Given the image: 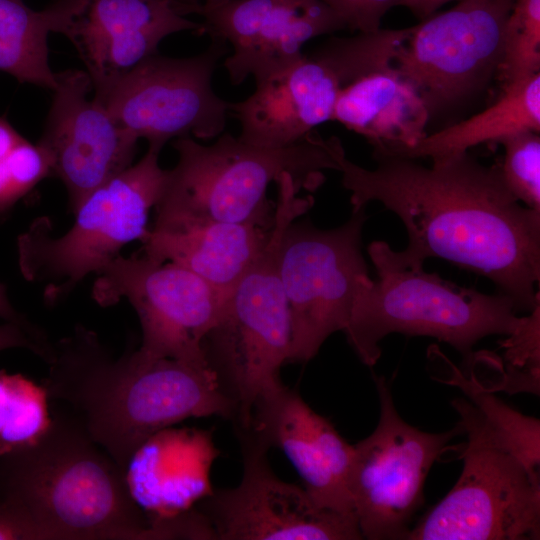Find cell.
Listing matches in <instances>:
<instances>
[{
    "mask_svg": "<svg viewBox=\"0 0 540 540\" xmlns=\"http://www.w3.org/2000/svg\"><path fill=\"white\" fill-rule=\"evenodd\" d=\"M374 169L338 156L352 212L380 202L402 221L408 244L390 246L398 265L424 267L445 259L491 280L519 311L540 305V211L521 205L505 186L498 164L485 166L468 151L431 160L373 155Z\"/></svg>",
    "mask_w": 540,
    "mask_h": 540,
    "instance_id": "obj_1",
    "label": "cell"
},
{
    "mask_svg": "<svg viewBox=\"0 0 540 540\" xmlns=\"http://www.w3.org/2000/svg\"><path fill=\"white\" fill-rule=\"evenodd\" d=\"M48 364V398L67 403L69 414L123 470L142 443L173 424L235 416L209 363L155 357L139 348L115 358L83 326L53 344Z\"/></svg>",
    "mask_w": 540,
    "mask_h": 540,
    "instance_id": "obj_2",
    "label": "cell"
},
{
    "mask_svg": "<svg viewBox=\"0 0 540 540\" xmlns=\"http://www.w3.org/2000/svg\"><path fill=\"white\" fill-rule=\"evenodd\" d=\"M0 502L39 540L153 539L124 470L69 413L34 444L0 454Z\"/></svg>",
    "mask_w": 540,
    "mask_h": 540,
    "instance_id": "obj_3",
    "label": "cell"
},
{
    "mask_svg": "<svg viewBox=\"0 0 540 540\" xmlns=\"http://www.w3.org/2000/svg\"><path fill=\"white\" fill-rule=\"evenodd\" d=\"M172 145L178 161L154 207L153 226L227 222L271 229L275 204L267 198L269 185L288 173L301 190H316L325 170H339L344 151L338 137L324 139L314 132L278 148L252 145L227 132L210 145L190 136Z\"/></svg>",
    "mask_w": 540,
    "mask_h": 540,
    "instance_id": "obj_4",
    "label": "cell"
},
{
    "mask_svg": "<svg viewBox=\"0 0 540 540\" xmlns=\"http://www.w3.org/2000/svg\"><path fill=\"white\" fill-rule=\"evenodd\" d=\"M277 184L275 222L262 254L227 295L220 316L203 343L205 356L231 400L236 430L248 428L258 400L281 384L288 362L292 323L278 258L287 226L313 205L299 197L292 176Z\"/></svg>",
    "mask_w": 540,
    "mask_h": 540,
    "instance_id": "obj_5",
    "label": "cell"
},
{
    "mask_svg": "<svg viewBox=\"0 0 540 540\" xmlns=\"http://www.w3.org/2000/svg\"><path fill=\"white\" fill-rule=\"evenodd\" d=\"M388 247L384 241L369 245L378 279L362 285L343 331L365 365L378 361L379 342L390 333L434 337L467 358L480 339L509 335L521 324L511 297L458 286L424 267L398 265Z\"/></svg>",
    "mask_w": 540,
    "mask_h": 540,
    "instance_id": "obj_6",
    "label": "cell"
},
{
    "mask_svg": "<svg viewBox=\"0 0 540 540\" xmlns=\"http://www.w3.org/2000/svg\"><path fill=\"white\" fill-rule=\"evenodd\" d=\"M160 151L144 156L90 192L73 211L67 232L52 235L51 222L39 217L18 237L23 277L44 286V299L59 302L91 273H99L134 240L148 233V218L161 198L169 170L159 165Z\"/></svg>",
    "mask_w": 540,
    "mask_h": 540,
    "instance_id": "obj_7",
    "label": "cell"
},
{
    "mask_svg": "<svg viewBox=\"0 0 540 540\" xmlns=\"http://www.w3.org/2000/svg\"><path fill=\"white\" fill-rule=\"evenodd\" d=\"M466 435L453 488L407 540H538L540 472L528 467L470 401L454 399Z\"/></svg>",
    "mask_w": 540,
    "mask_h": 540,
    "instance_id": "obj_8",
    "label": "cell"
},
{
    "mask_svg": "<svg viewBox=\"0 0 540 540\" xmlns=\"http://www.w3.org/2000/svg\"><path fill=\"white\" fill-rule=\"evenodd\" d=\"M365 208L334 229L292 221L278 268L288 301L292 342L288 362L305 363L336 331H344L362 285L370 279L362 253Z\"/></svg>",
    "mask_w": 540,
    "mask_h": 540,
    "instance_id": "obj_9",
    "label": "cell"
},
{
    "mask_svg": "<svg viewBox=\"0 0 540 540\" xmlns=\"http://www.w3.org/2000/svg\"><path fill=\"white\" fill-rule=\"evenodd\" d=\"M227 53L228 44L218 38L191 57L157 52L94 90V97L125 131L159 151L173 138L212 139L224 132L230 115L231 102L212 86L218 62Z\"/></svg>",
    "mask_w": 540,
    "mask_h": 540,
    "instance_id": "obj_10",
    "label": "cell"
},
{
    "mask_svg": "<svg viewBox=\"0 0 540 540\" xmlns=\"http://www.w3.org/2000/svg\"><path fill=\"white\" fill-rule=\"evenodd\" d=\"M380 402L375 430L354 445L349 491L363 539H406L424 503V485L433 463L459 435L457 426L429 433L405 422L383 376L374 377Z\"/></svg>",
    "mask_w": 540,
    "mask_h": 540,
    "instance_id": "obj_11",
    "label": "cell"
},
{
    "mask_svg": "<svg viewBox=\"0 0 540 540\" xmlns=\"http://www.w3.org/2000/svg\"><path fill=\"white\" fill-rule=\"evenodd\" d=\"M514 0H459L410 27L393 65L416 89L429 115L482 90L498 72Z\"/></svg>",
    "mask_w": 540,
    "mask_h": 540,
    "instance_id": "obj_12",
    "label": "cell"
},
{
    "mask_svg": "<svg viewBox=\"0 0 540 540\" xmlns=\"http://www.w3.org/2000/svg\"><path fill=\"white\" fill-rule=\"evenodd\" d=\"M92 297L103 307L126 300L137 313L151 356L209 363L203 349L228 294L173 262L121 254L96 274Z\"/></svg>",
    "mask_w": 540,
    "mask_h": 540,
    "instance_id": "obj_13",
    "label": "cell"
},
{
    "mask_svg": "<svg viewBox=\"0 0 540 540\" xmlns=\"http://www.w3.org/2000/svg\"><path fill=\"white\" fill-rule=\"evenodd\" d=\"M243 455L240 483L211 493L198 510L215 540L363 539L356 516L319 506L303 486L271 469L269 447L237 431Z\"/></svg>",
    "mask_w": 540,
    "mask_h": 540,
    "instance_id": "obj_14",
    "label": "cell"
},
{
    "mask_svg": "<svg viewBox=\"0 0 540 540\" xmlns=\"http://www.w3.org/2000/svg\"><path fill=\"white\" fill-rule=\"evenodd\" d=\"M204 21V33L229 44L224 68L233 85L252 76L273 78L298 63L313 38L346 29L344 20L322 0H229L183 10Z\"/></svg>",
    "mask_w": 540,
    "mask_h": 540,
    "instance_id": "obj_15",
    "label": "cell"
},
{
    "mask_svg": "<svg viewBox=\"0 0 540 540\" xmlns=\"http://www.w3.org/2000/svg\"><path fill=\"white\" fill-rule=\"evenodd\" d=\"M52 32L74 45L98 90L157 53L160 42L181 32L204 33L168 0H54Z\"/></svg>",
    "mask_w": 540,
    "mask_h": 540,
    "instance_id": "obj_16",
    "label": "cell"
},
{
    "mask_svg": "<svg viewBox=\"0 0 540 540\" xmlns=\"http://www.w3.org/2000/svg\"><path fill=\"white\" fill-rule=\"evenodd\" d=\"M86 71L57 73L43 135L52 174L65 185L73 212L95 188L132 164L137 139L95 97Z\"/></svg>",
    "mask_w": 540,
    "mask_h": 540,
    "instance_id": "obj_17",
    "label": "cell"
},
{
    "mask_svg": "<svg viewBox=\"0 0 540 540\" xmlns=\"http://www.w3.org/2000/svg\"><path fill=\"white\" fill-rule=\"evenodd\" d=\"M244 430L287 456L319 506L354 514L349 491L354 445L297 391L282 383L270 390L254 406Z\"/></svg>",
    "mask_w": 540,
    "mask_h": 540,
    "instance_id": "obj_18",
    "label": "cell"
},
{
    "mask_svg": "<svg viewBox=\"0 0 540 540\" xmlns=\"http://www.w3.org/2000/svg\"><path fill=\"white\" fill-rule=\"evenodd\" d=\"M342 88L331 66L305 54L283 73L255 83V90L243 101L231 102L230 115L240 124L238 137L242 141L261 147H285L331 121Z\"/></svg>",
    "mask_w": 540,
    "mask_h": 540,
    "instance_id": "obj_19",
    "label": "cell"
},
{
    "mask_svg": "<svg viewBox=\"0 0 540 540\" xmlns=\"http://www.w3.org/2000/svg\"><path fill=\"white\" fill-rule=\"evenodd\" d=\"M271 230L227 222L152 226L141 241L142 253L158 262L183 266L229 294L262 254Z\"/></svg>",
    "mask_w": 540,
    "mask_h": 540,
    "instance_id": "obj_20",
    "label": "cell"
},
{
    "mask_svg": "<svg viewBox=\"0 0 540 540\" xmlns=\"http://www.w3.org/2000/svg\"><path fill=\"white\" fill-rule=\"evenodd\" d=\"M429 118L416 89L392 63L344 86L331 121L365 137L377 155L417 144L427 135Z\"/></svg>",
    "mask_w": 540,
    "mask_h": 540,
    "instance_id": "obj_21",
    "label": "cell"
},
{
    "mask_svg": "<svg viewBox=\"0 0 540 540\" xmlns=\"http://www.w3.org/2000/svg\"><path fill=\"white\" fill-rule=\"evenodd\" d=\"M525 130L540 131V73L503 85L500 98L485 110L433 134L417 144L388 154L431 160L467 152L483 143H501Z\"/></svg>",
    "mask_w": 540,
    "mask_h": 540,
    "instance_id": "obj_22",
    "label": "cell"
},
{
    "mask_svg": "<svg viewBox=\"0 0 540 540\" xmlns=\"http://www.w3.org/2000/svg\"><path fill=\"white\" fill-rule=\"evenodd\" d=\"M184 434L166 429L151 436L131 455L125 481L135 503L149 518L171 517L183 512L194 495L195 477Z\"/></svg>",
    "mask_w": 540,
    "mask_h": 540,
    "instance_id": "obj_23",
    "label": "cell"
},
{
    "mask_svg": "<svg viewBox=\"0 0 540 540\" xmlns=\"http://www.w3.org/2000/svg\"><path fill=\"white\" fill-rule=\"evenodd\" d=\"M50 32L48 8L34 11L23 0H0V71L21 83L53 90L57 73L49 65Z\"/></svg>",
    "mask_w": 540,
    "mask_h": 540,
    "instance_id": "obj_24",
    "label": "cell"
},
{
    "mask_svg": "<svg viewBox=\"0 0 540 540\" xmlns=\"http://www.w3.org/2000/svg\"><path fill=\"white\" fill-rule=\"evenodd\" d=\"M47 401L44 386L0 370V454L30 446L43 436L52 421Z\"/></svg>",
    "mask_w": 540,
    "mask_h": 540,
    "instance_id": "obj_25",
    "label": "cell"
},
{
    "mask_svg": "<svg viewBox=\"0 0 540 540\" xmlns=\"http://www.w3.org/2000/svg\"><path fill=\"white\" fill-rule=\"evenodd\" d=\"M51 174L49 157L40 144L23 138L0 116V217Z\"/></svg>",
    "mask_w": 540,
    "mask_h": 540,
    "instance_id": "obj_26",
    "label": "cell"
},
{
    "mask_svg": "<svg viewBox=\"0 0 540 540\" xmlns=\"http://www.w3.org/2000/svg\"><path fill=\"white\" fill-rule=\"evenodd\" d=\"M498 73L503 85L540 73V0H514L504 26Z\"/></svg>",
    "mask_w": 540,
    "mask_h": 540,
    "instance_id": "obj_27",
    "label": "cell"
},
{
    "mask_svg": "<svg viewBox=\"0 0 540 540\" xmlns=\"http://www.w3.org/2000/svg\"><path fill=\"white\" fill-rule=\"evenodd\" d=\"M453 382L460 386L470 402L524 463L540 472L539 420L512 409L475 383L473 379L467 380L458 374L454 376Z\"/></svg>",
    "mask_w": 540,
    "mask_h": 540,
    "instance_id": "obj_28",
    "label": "cell"
},
{
    "mask_svg": "<svg viewBox=\"0 0 540 540\" xmlns=\"http://www.w3.org/2000/svg\"><path fill=\"white\" fill-rule=\"evenodd\" d=\"M498 164L505 186L524 206L540 211V136L525 130L507 137Z\"/></svg>",
    "mask_w": 540,
    "mask_h": 540,
    "instance_id": "obj_29",
    "label": "cell"
},
{
    "mask_svg": "<svg viewBox=\"0 0 540 540\" xmlns=\"http://www.w3.org/2000/svg\"><path fill=\"white\" fill-rule=\"evenodd\" d=\"M9 348H25L48 362L52 355L51 344L41 331H32L18 324L6 322L0 325V351Z\"/></svg>",
    "mask_w": 540,
    "mask_h": 540,
    "instance_id": "obj_30",
    "label": "cell"
},
{
    "mask_svg": "<svg viewBox=\"0 0 540 540\" xmlns=\"http://www.w3.org/2000/svg\"><path fill=\"white\" fill-rule=\"evenodd\" d=\"M399 4L400 0H359L348 28L361 33L374 32L380 29L384 14Z\"/></svg>",
    "mask_w": 540,
    "mask_h": 540,
    "instance_id": "obj_31",
    "label": "cell"
},
{
    "mask_svg": "<svg viewBox=\"0 0 540 540\" xmlns=\"http://www.w3.org/2000/svg\"><path fill=\"white\" fill-rule=\"evenodd\" d=\"M0 318L4 319L6 322L18 324L32 331L40 329L13 307L8 298L6 287L2 283H0Z\"/></svg>",
    "mask_w": 540,
    "mask_h": 540,
    "instance_id": "obj_32",
    "label": "cell"
},
{
    "mask_svg": "<svg viewBox=\"0 0 540 540\" xmlns=\"http://www.w3.org/2000/svg\"><path fill=\"white\" fill-rule=\"evenodd\" d=\"M454 0H400L401 6L408 8L415 16L421 20L433 15L436 11L446 4ZM459 1V0H456Z\"/></svg>",
    "mask_w": 540,
    "mask_h": 540,
    "instance_id": "obj_33",
    "label": "cell"
},
{
    "mask_svg": "<svg viewBox=\"0 0 540 540\" xmlns=\"http://www.w3.org/2000/svg\"><path fill=\"white\" fill-rule=\"evenodd\" d=\"M344 20L347 28L354 15L359 0H322Z\"/></svg>",
    "mask_w": 540,
    "mask_h": 540,
    "instance_id": "obj_34",
    "label": "cell"
},
{
    "mask_svg": "<svg viewBox=\"0 0 540 540\" xmlns=\"http://www.w3.org/2000/svg\"><path fill=\"white\" fill-rule=\"evenodd\" d=\"M168 1H170L176 7V9L182 14L183 10L190 6L201 5L205 7H212V6L223 4L229 0H168Z\"/></svg>",
    "mask_w": 540,
    "mask_h": 540,
    "instance_id": "obj_35",
    "label": "cell"
}]
</instances>
